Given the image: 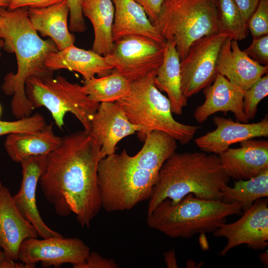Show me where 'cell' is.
I'll return each instance as SVG.
<instances>
[{"label": "cell", "mask_w": 268, "mask_h": 268, "mask_svg": "<svg viewBox=\"0 0 268 268\" xmlns=\"http://www.w3.org/2000/svg\"><path fill=\"white\" fill-rule=\"evenodd\" d=\"M100 145L90 132H77L62 137L47 154L39 183L57 214L71 212L83 228H88L102 208L97 169Z\"/></svg>", "instance_id": "obj_1"}, {"label": "cell", "mask_w": 268, "mask_h": 268, "mask_svg": "<svg viewBox=\"0 0 268 268\" xmlns=\"http://www.w3.org/2000/svg\"><path fill=\"white\" fill-rule=\"evenodd\" d=\"M0 38L2 48L16 56L17 69L3 78L1 89L6 95L12 97L11 113L16 119L31 116L34 108L28 99L25 86L32 77L42 78L53 76V71L46 66V61L52 53L58 51L51 39H42L32 26L28 15V8L13 10L0 8Z\"/></svg>", "instance_id": "obj_2"}, {"label": "cell", "mask_w": 268, "mask_h": 268, "mask_svg": "<svg viewBox=\"0 0 268 268\" xmlns=\"http://www.w3.org/2000/svg\"><path fill=\"white\" fill-rule=\"evenodd\" d=\"M230 179L217 154L174 152L159 171L148 199L147 214L165 199L176 204L190 194L199 199L221 200V190Z\"/></svg>", "instance_id": "obj_3"}, {"label": "cell", "mask_w": 268, "mask_h": 268, "mask_svg": "<svg viewBox=\"0 0 268 268\" xmlns=\"http://www.w3.org/2000/svg\"><path fill=\"white\" fill-rule=\"evenodd\" d=\"M158 173L138 152L131 156L124 149L102 158L97 169L102 208L129 210L148 200Z\"/></svg>", "instance_id": "obj_4"}, {"label": "cell", "mask_w": 268, "mask_h": 268, "mask_svg": "<svg viewBox=\"0 0 268 268\" xmlns=\"http://www.w3.org/2000/svg\"><path fill=\"white\" fill-rule=\"evenodd\" d=\"M243 213L238 203L199 199L190 194L176 204L168 199L162 201L147 214L146 223L169 237L189 239L214 232L227 217Z\"/></svg>", "instance_id": "obj_5"}, {"label": "cell", "mask_w": 268, "mask_h": 268, "mask_svg": "<svg viewBox=\"0 0 268 268\" xmlns=\"http://www.w3.org/2000/svg\"><path fill=\"white\" fill-rule=\"evenodd\" d=\"M156 70L131 82L129 93L117 102L129 121L139 128L136 134L142 142L149 133L159 131L170 135L181 144H187L200 127L174 119L169 100L154 84Z\"/></svg>", "instance_id": "obj_6"}, {"label": "cell", "mask_w": 268, "mask_h": 268, "mask_svg": "<svg viewBox=\"0 0 268 268\" xmlns=\"http://www.w3.org/2000/svg\"><path fill=\"white\" fill-rule=\"evenodd\" d=\"M153 25L174 43L181 61L194 42L219 33L215 0H164Z\"/></svg>", "instance_id": "obj_7"}, {"label": "cell", "mask_w": 268, "mask_h": 268, "mask_svg": "<svg viewBox=\"0 0 268 268\" xmlns=\"http://www.w3.org/2000/svg\"><path fill=\"white\" fill-rule=\"evenodd\" d=\"M26 96L34 109L46 108L56 126L62 130L67 113L72 114L84 130L90 132L92 119L99 103L91 100L82 85L57 75L46 78L32 77L25 83Z\"/></svg>", "instance_id": "obj_8"}, {"label": "cell", "mask_w": 268, "mask_h": 268, "mask_svg": "<svg viewBox=\"0 0 268 268\" xmlns=\"http://www.w3.org/2000/svg\"><path fill=\"white\" fill-rule=\"evenodd\" d=\"M165 44L144 36L128 35L115 41L112 51L105 58L114 69L131 82L159 67Z\"/></svg>", "instance_id": "obj_9"}, {"label": "cell", "mask_w": 268, "mask_h": 268, "mask_svg": "<svg viewBox=\"0 0 268 268\" xmlns=\"http://www.w3.org/2000/svg\"><path fill=\"white\" fill-rule=\"evenodd\" d=\"M227 36L217 33L203 36L194 42L180 61L181 90L187 99L209 85L217 74L220 49Z\"/></svg>", "instance_id": "obj_10"}, {"label": "cell", "mask_w": 268, "mask_h": 268, "mask_svg": "<svg viewBox=\"0 0 268 268\" xmlns=\"http://www.w3.org/2000/svg\"><path fill=\"white\" fill-rule=\"evenodd\" d=\"M90 252V248L81 239L51 237L42 239L31 238L21 244L18 260L34 268L40 263L44 268H59L64 264L73 266L83 263Z\"/></svg>", "instance_id": "obj_11"}, {"label": "cell", "mask_w": 268, "mask_h": 268, "mask_svg": "<svg viewBox=\"0 0 268 268\" xmlns=\"http://www.w3.org/2000/svg\"><path fill=\"white\" fill-rule=\"evenodd\" d=\"M268 204L266 198L257 200L240 219L231 223H224L213 232L214 236L227 239L218 256H225L231 249L242 244L254 250H264L267 247Z\"/></svg>", "instance_id": "obj_12"}, {"label": "cell", "mask_w": 268, "mask_h": 268, "mask_svg": "<svg viewBox=\"0 0 268 268\" xmlns=\"http://www.w3.org/2000/svg\"><path fill=\"white\" fill-rule=\"evenodd\" d=\"M139 128L132 123L117 102L99 103L91 121L90 133L100 144L103 158L115 153L117 144L137 133Z\"/></svg>", "instance_id": "obj_13"}, {"label": "cell", "mask_w": 268, "mask_h": 268, "mask_svg": "<svg viewBox=\"0 0 268 268\" xmlns=\"http://www.w3.org/2000/svg\"><path fill=\"white\" fill-rule=\"evenodd\" d=\"M213 122L216 129L195 139L197 146L203 152L219 154L234 143L256 137L268 136L267 115L255 123L235 122L230 119L215 116Z\"/></svg>", "instance_id": "obj_14"}, {"label": "cell", "mask_w": 268, "mask_h": 268, "mask_svg": "<svg viewBox=\"0 0 268 268\" xmlns=\"http://www.w3.org/2000/svg\"><path fill=\"white\" fill-rule=\"evenodd\" d=\"M47 155L30 157L20 163L22 168L21 185L18 192L12 196L17 208L35 227L42 238L62 236L45 223L36 205V188L45 167Z\"/></svg>", "instance_id": "obj_15"}, {"label": "cell", "mask_w": 268, "mask_h": 268, "mask_svg": "<svg viewBox=\"0 0 268 268\" xmlns=\"http://www.w3.org/2000/svg\"><path fill=\"white\" fill-rule=\"evenodd\" d=\"M240 147H229L218 154L220 164L230 178L245 180L268 170V141L250 139Z\"/></svg>", "instance_id": "obj_16"}, {"label": "cell", "mask_w": 268, "mask_h": 268, "mask_svg": "<svg viewBox=\"0 0 268 268\" xmlns=\"http://www.w3.org/2000/svg\"><path fill=\"white\" fill-rule=\"evenodd\" d=\"M38 236L35 227L16 207L10 191L2 186L0 191V249L9 259L16 261L22 242Z\"/></svg>", "instance_id": "obj_17"}, {"label": "cell", "mask_w": 268, "mask_h": 268, "mask_svg": "<svg viewBox=\"0 0 268 268\" xmlns=\"http://www.w3.org/2000/svg\"><path fill=\"white\" fill-rule=\"evenodd\" d=\"M216 70L230 83L246 91L268 74V66L253 60L240 49L237 41L227 38L218 55Z\"/></svg>", "instance_id": "obj_18"}, {"label": "cell", "mask_w": 268, "mask_h": 268, "mask_svg": "<svg viewBox=\"0 0 268 268\" xmlns=\"http://www.w3.org/2000/svg\"><path fill=\"white\" fill-rule=\"evenodd\" d=\"M245 91L230 83L224 76L217 74L213 83L204 88L205 100L194 113L195 120L204 123L211 115L219 112H232L238 121L247 123L243 102Z\"/></svg>", "instance_id": "obj_19"}, {"label": "cell", "mask_w": 268, "mask_h": 268, "mask_svg": "<svg viewBox=\"0 0 268 268\" xmlns=\"http://www.w3.org/2000/svg\"><path fill=\"white\" fill-rule=\"evenodd\" d=\"M46 66L52 71L61 69L78 72L84 80L103 77L110 74L114 67L103 56L94 51L86 50L74 45L51 53L46 61Z\"/></svg>", "instance_id": "obj_20"}, {"label": "cell", "mask_w": 268, "mask_h": 268, "mask_svg": "<svg viewBox=\"0 0 268 268\" xmlns=\"http://www.w3.org/2000/svg\"><path fill=\"white\" fill-rule=\"evenodd\" d=\"M69 9L67 0L42 8H28L30 21L37 32L48 36L58 51L74 45L75 36L69 31L67 17Z\"/></svg>", "instance_id": "obj_21"}, {"label": "cell", "mask_w": 268, "mask_h": 268, "mask_svg": "<svg viewBox=\"0 0 268 268\" xmlns=\"http://www.w3.org/2000/svg\"><path fill=\"white\" fill-rule=\"evenodd\" d=\"M114 18L112 28L114 42L128 35L148 37L165 44V40L147 17L143 8L134 0H112Z\"/></svg>", "instance_id": "obj_22"}, {"label": "cell", "mask_w": 268, "mask_h": 268, "mask_svg": "<svg viewBox=\"0 0 268 268\" xmlns=\"http://www.w3.org/2000/svg\"><path fill=\"white\" fill-rule=\"evenodd\" d=\"M53 123L34 132L15 133L7 135L5 150L11 160L20 163L32 156L46 155L61 144L62 137L56 135Z\"/></svg>", "instance_id": "obj_23"}, {"label": "cell", "mask_w": 268, "mask_h": 268, "mask_svg": "<svg viewBox=\"0 0 268 268\" xmlns=\"http://www.w3.org/2000/svg\"><path fill=\"white\" fill-rule=\"evenodd\" d=\"M154 82L160 91L167 93L172 113L181 115L188 99L182 93L180 59L173 42L165 44L163 62L156 70Z\"/></svg>", "instance_id": "obj_24"}, {"label": "cell", "mask_w": 268, "mask_h": 268, "mask_svg": "<svg viewBox=\"0 0 268 268\" xmlns=\"http://www.w3.org/2000/svg\"><path fill=\"white\" fill-rule=\"evenodd\" d=\"M81 9L93 28L92 50L103 56H107L114 43L112 28L115 8L112 0H82Z\"/></svg>", "instance_id": "obj_25"}, {"label": "cell", "mask_w": 268, "mask_h": 268, "mask_svg": "<svg viewBox=\"0 0 268 268\" xmlns=\"http://www.w3.org/2000/svg\"><path fill=\"white\" fill-rule=\"evenodd\" d=\"M82 87L89 99L95 103L114 102L129 93L131 82L113 69L106 76L84 80Z\"/></svg>", "instance_id": "obj_26"}, {"label": "cell", "mask_w": 268, "mask_h": 268, "mask_svg": "<svg viewBox=\"0 0 268 268\" xmlns=\"http://www.w3.org/2000/svg\"><path fill=\"white\" fill-rule=\"evenodd\" d=\"M221 193L223 202L238 203L244 212L257 200L268 197V170L250 179L237 180L233 187L225 186Z\"/></svg>", "instance_id": "obj_27"}, {"label": "cell", "mask_w": 268, "mask_h": 268, "mask_svg": "<svg viewBox=\"0 0 268 268\" xmlns=\"http://www.w3.org/2000/svg\"><path fill=\"white\" fill-rule=\"evenodd\" d=\"M219 33L240 41L247 36V23L233 0H216Z\"/></svg>", "instance_id": "obj_28"}, {"label": "cell", "mask_w": 268, "mask_h": 268, "mask_svg": "<svg viewBox=\"0 0 268 268\" xmlns=\"http://www.w3.org/2000/svg\"><path fill=\"white\" fill-rule=\"evenodd\" d=\"M268 95V75L263 76L247 90L245 91L243 108L249 120L253 119L257 112L258 106Z\"/></svg>", "instance_id": "obj_29"}, {"label": "cell", "mask_w": 268, "mask_h": 268, "mask_svg": "<svg viewBox=\"0 0 268 268\" xmlns=\"http://www.w3.org/2000/svg\"><path fill=\"white\" fill-rule=\"evenodd\" d=\"M46 125L44 118L39 113L13 121L0 120V137L12 133L36 132Z\"/></svg>", "instance_id": "obj_30"}, {"label": "cell", "mask_w": 268, "mask_h": 268, "mask_svg": "<svg viewBox=\"0 0 268 268\" xmlns=\"http://www.w3.org/2000/svg\"><path fill=\"white\" fill-rule=\"evenodd\" d=\"M253 37L268 34V0H261L248 24Z\"/></svg>", "instance_id": "obj_31"}, {"label": "cell", "mask_w": 268, "mask_h": 268, "mask_svg": "<svg viewBox=\"0 0 268 268\" xmlns=\"http://www.w3.org/2000/svg\"><path fill=\"white\" fill-rule=\"evenodd\" d=\"M244 51L260 64L268 65V34L253 37L251 44Z\"/></svg>", "instance_id": "obj_32"}, {"label": "cell", "mask_w": 268, "mask_h": 268, "mask_svg": "<svg viewBox=\"0 0 268 268\" xmlns=\"http://www.w3.org/2000/svg\"><path fill=\"white\" fill-rule=\"evenodd\" d=\"M69 9V30L74 32H83L87 27L82 12V0H67Z\"/></svg>", "instance_id": "obj_33"}, {"label": "cell", "mask_w": 268, "mask_h": 268, "mask_svg": "<svg viewBox=\"0 0 268 268\" xmlns=\"http://www.w3.org/2000/svg\"><path fill=\"white\" fill-rule=\"evenodd\" d=\"M73 268H118L119 265L113 259L102 257L96 252H90L85 261L73 266Z\"/></svg>", "instance_id": "obj_34"}, {"label": "cell", "mask_w": 268, "mask_h": 268, "mask_svg": "<svg viewBox=\"0 0 268 268\" xmlns=\"http://www.w3.org/2000/svg\"><path fill=\"white\" fill-rule=\"evenodd\" d=\"M64 0H10L8 9L26 8H42Z\"/></svg>", "instance_id": "obj_35"}, {"label": "cell", "mask_w": 268, "mask_h": 268, "mask_svg": "<svg viewBox=\"0 0 268 268\" xmlns=\"http://www.w3.org/2000/svg\"><path fill=\"white\" fill-rule=\"evenodd\" d=\"M144 10L150 22L154 23L161 11L164 0H134Z\"/></svg>", "instance_id": "obj_36"}, {"label": "cell", "mask_w": 268, "mask_h": 268, "mask_svg": "<svg viewBox=\"0 0 268 268\" xmlns=\"http://www.w3.org/2000/svg\"><path fill=\"white\" fill-rule=\"evenodd\" d=\"M248 24V20L261 0H233Z\"/></svg>", "instance_id": "obj_37"}, {"label": "cell", "mask_w": 268, "mask_h": 268, "mask_svg": "<svg viewBox=\"0 0 268 268\" xmlns=\"http://www.w3.org/2000/svg\"><path fill=\"white\" fill-rule=\"evenodd\" d=\"M0 268H32L23 263H17L9 259L3 251L0 249Z\"/></svg>", "instance_id": "obj_38"}, {"label": "cell", "mask_w": 268, "mask_h": 268, "mask_svg": "<svg viewBox=\"0 0 268 268\" xmlns=\"http://www.w3.org/2000/svg\"><path fill=\"white\" fill-rule=\"evenodd\" d=\"M164 260L167 268H177L178 267L175 252L174 250L165 252L164 254Z\"/></svg>", "instance_id": "obj_39"}, {"label": "cell", "mask_w": 268, "mask_h": 268, "mask_svg": "<svg viewBox=\"0 0 268 268\" xmlns=\"http://www.w3.org/2000/svg\"><path fill=\"white\" fill-rule=\"evenodd\" d=\"M201 235L200 237V243L202 249L204 250H207L208 249V245L205 233H201Z\"/></svg>", "instance_id": "obj_40"}, {"label": "cell", "mask_w": 268, "mask_h": 268, "mask_svg": "<svg viewBox=\"0 0 268 268\" xmlns=\"http://www.w3.org/2000/svg\"><path fill=\"white\" fill-rule=\"evenodd\" d=\"M260 259L262 263L264 264L265 266H268V251L262 253L260 255Z\"/></svg>", "instance_id": "obj_41"}, {"label": "cell", "mask_w": 268, "mask_h": 268, "mask_svg": "<svg viewBox=\"0 0 268 268\" xmlns=\"http://www.w3.org/2000/svg\"><path fill=\"white\" fill-rule=\"evenodd\" d=\"M10 0H0V7H7L9 5Z\"/></svg>", "instance_id": "obj_42"}, {"label": "cell", "mask_w": 268, "mask_h": 268, "mask_svg": "<svg viewBox=\"0 0 268 268\" xmlns=\"http://www.w3.org/2000/svg\"><path fill=\"white\" fill-rule=\"evenodd\" d=\"M186 265L187 268H196L197 266L196 262L191 259L187 261Z\"/></svg>", "instance_id": "obj_43"}, {"label": "cell", "mask_w": 268, "mask_h": 268, "mask_svg": "<svg viewBox=\"0 0 268 268\" xmlns=\"http://www.w3.org/2000/svg\"><path fill=\"white\" fill-rule=\"evenodd\" d=\"M3 46V41L2 39L0 38V58L1 56V50Z\"/></svg>", "instance_id": "obj_44"}, {"label": "cell", "mask_w": 268, "mask_h": 268, "mask_svg": "<svg viewBox=\"0 0 268 268\" xmlns=\"http://www.w3.org/2000/svg\"><path fill=\"white\" fill-rule=\"evenodd\" d=\"M1 111H2V108H1V106L0 104V115H1Z\"/></svg>", "instance_id": "obj_45"}, {"label": "cell", "mask_w": 268, "mask_h": 268, "mask_svg": "<svg viewBox=\"0 0 268 268\" xmlns=\"http://www.w3.org/2000/svg\"><path fill=\"white\" fill-rule=\"evenodd\" d=\"M2 187V183L0 180V189L1 188V187Z\"/></svg>", "instance_id": "obj_46"}, {"label": "cell", "mask_w": 268, "mask_h": 268, "mask_svg": "<svg viewBox=\"0 0 268 268\" xmlns=\"http://www.w3.org/2000/svg\"></svg>", "instance_id": "obj_47"}, {"label": "cell", "mask_w": 268, "mask_h": 268, "mask_svg": "<svg viewBox=\"0 0 268 268\" xmlns=\"http://www.w3.org/2000/svg\"><path fill=\"white\" fill-rule=\"evenodd\" d=\"M215 2H216V0H215Z\"/></svg>", "instance_id": "obj_48"}]
</instances>
